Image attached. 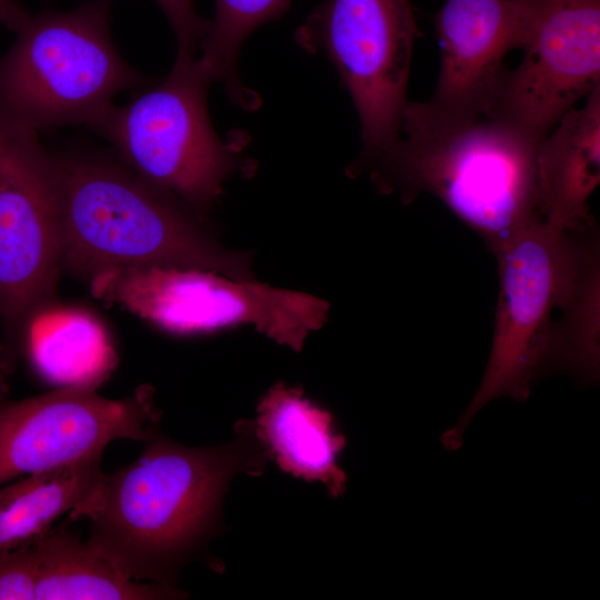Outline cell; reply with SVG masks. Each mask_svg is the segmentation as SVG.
I'll use <instances>...</instances> for the list:
<instances>
[{"label": "cell", "instance_id": "1", "mask_svg": "<svg viewBox=\"0 0 600 600\" xmlns=\"http://www.w3.org/2000/svg\"><path fill=\"white\" fill-rule=\"evenodd\" d=\"M234 431L229 443L192 448L156 429L139 458L104 474L84 506L87 543L129 579L178 588L180 570L220 531L232 478L260 476L271 459L252 421Z\"/></svg>", "mask_w": 600, "mask_h": 600}, {"label": "cell", "instance_id": "2", "mask_svg": "<svg viewBox=\"0 0 600 600\" xmlns=\"http://www.w3.org/2000/svg\"><path fill=\"white\" fill-rule=\"evenodd\" d=\"M499 294L487 369L461 421L500 396L526 399L546 372L600 359V244L596 226L567 231L543 220L496 253Z\"/></svg>", "mask_w": 600, "mask_h": 600}, {"label": "cell", "instance_id": "3", "mask_svg": "<svg viewBox=\"0 0 600 600\" xmlns=\"http://www.w3.org/2000/svg\"><path fill=\"white\" fill-rule=\"evenodd\" d=\"M538 143L487 117L440 122L409 101L399 139L364 170L380 191L397 192L404 203L421 193L432 194L494 254L542 219Z\"/></svg>", "mask_w": 600, "mask_h": 600}, {"label": "cell", "instance_id": "4", "mask_svg": "<svg viewBox=\"0 0 600 600\" xmlns=\"http://www.w3.org/2000/svg\"><path fill=\"white\" fill-rule=\"evenodd\" d=\"M62 210V268L89 280L114 268L178 267L251 280L250 257L220 247L201 219L127 166L56 156Z\"/></svg>", "mask_w": 600, "mask_h": 600}, {"label": "cell", "instance_id": "5", "mask_svg": "<svg viewBox=\"0 0 600 600\" xmlns=\"http://www.w3.org/2000/svg\"><path fill=\"white\" fill-rule=\"evenodd\" d=\"M114 0H86L70 11L29 12L0 58V118L33 130L94 124L128 89L152 80L120 56L110 33Z\"/></svg>", "mask_w": 600, "mask_h": 600}, {"label": "cell", "instance_id": "6", "mask_svg": "<svg viewBox=\"0 0 600 600\" xmlns=\"http://www.w3.org/2000/svg\"><path fill=\"white\" fill-rule=\"evenodd\" d=\"M212 82L192 61L176 60L160 81L121 107L112 106L92 128L126 166L172 194L200 219L242 164L244 138L223 141L209 117Z\"/></svg>", "mask_w": 600, "mask_h": 600}, {"label": "cell", "instance_id": "7", "mask_svg": "<svg viewBox=\"0 0 600 600\" xmlns=\"http://www.w3.org/2000/svg\"><path fill=\"white\" fill-rule=\"evenodd\" d=\"M92 294L176 334L249 324L300 351L328 318V302L221 273L178 267L114 268L90 280Z\"/></svg>", "mask_w": 600, "mask_h": 600}, {"label": "cell", "instance_id": "8", "mask_svg": "<svg viewBox=\"0 0 600 600\" xmlns=\"http://www.w3.org/2000/svg\"><path fill=\"white\" fill-rule=\"evenodd\" d=\"M57 157L39 133L0 118V363L19 357L26 326L53 303L62 268Z\"/></svg>", "mask_w": 600, "mask_h": 600}, {"label": "cell", "instance_id": "9", "mask_svg": "<svg viewBox=\"0 0 600 600\" xmlns=\"http://www.w3.org/2000/svg\"><path fill=\"white\" fill-rule=\"evenodd\" d=\"M419 28L410 0H324L296 31L334 66L361 124L363 170L399 139Z\"/></svg>", "mask_w": 600, "mask_h": 600}, {"label": "cell", "instance_id": "10", "mask_svg": "<svg viewBox=\"0 0 600 600\" xmlns=\"http://www.w3.org/2000/svg\"><path fill=\"white\" fill-rule=\"evenodd\" d=\"M523 57L506 69L487 118L534 140L600 86V0H510Z\"/></svg>", "mask_w": 600, "mask_h": 600}, {"label": "cell", "instance_id": "11", "mask_svg": "<svg viewBox=\"0 0 600 600\" xmlns=\"http://www.w3.org/2000/svg\"><path fill=\"white\" fill-rule=\"evenodd\" d=\"M98 383L62 386L21 400H0V487L11 480L102 458L113 440L146 441L160 411L144 384L123 399L97 392Z\"/></svg>", "mask_w": 600, "mask_h": 600}, {"label": "cell", "instance_id": "12", "mask_svg": "<svg viewBox=\"0 0 600 600\" xmlns=\"http://www.w3.org/2000/svg\"><path fill=\"white\" fill-rule=\"evenodd\" d=\"M440 71L431 98L416 102L429 118L461 123L487 117L504 57L522 42L510 0H446L434 19Z\"/></svg>", "mask_w": 600, "mask_h": 600}, {"label": "cell", "instance_id": "13", "mask_svg": "<svg viewBox=\"0 0 600 600\" xmlns=\"http://www.w3.org/2000/svg\"><path fill=\"white\" fill-rule=\"evenodd\" d=\"M537 174L547 224L567 231L596 226L588 202L600 182V86L539 141Z\"/></svg>", "mask_w": 600, "mask_h": 600}, {"label": "cell", "instance_id": "14", "mask_svg": "<svg viewBox=\"0 0 600 600\" xmlns=\"http://www.w3.org/2000/svg\"><path fill=\"white\" fill-rule=\"evenodd\" d=\"M253 423L282 471L322 482L332 497L343 493L347 477L337 456L346 439L334 430L330 412L304 398L301 389L276 383L259 402Z\"/></svg>", "mask_w": 600, "mask_h": 600}, {"label": "cell", "instance_id": "15", "mask_svg": "<svg viewBox=\"0 0 600 600\" xmlns=\"http://www.w3.org/2000/svg\"><path fill=\"white\" fill-rule=\"evenodd\" d=\"M21 353L39 374L62 386L100 384L114 364V352L101 323L82 309L54 303L30 318Z\"/></svg>", "mask_w": 600, "mask_h": 600}, {"label": "cell", "instance_id": "16", "mask_svg": "<svg viewBox=\"0 0 600 600\" xmlns=\"http://www.w3.org/2000/svg\"><path fill=\"white\" fill-rule=\"evenodd\" d=\"M38 553L36 600L181 599L179 588L129 579L66 526L33 540Z\"/></svg>", "mask_w": 600, "mask_h": 600}, {"label": "cell", "instance_id": "17", "mask_svg": "<svg viewBox=\"0 0 600 600\" xmlns=\"http://www.w3.org/2000/svg\"><path fill=\"white\" fill-rule=\"evenodd\" d=\"M104 474L101 458H93L2 484L0 553L41 537L67 512L78 519Z\"/></svg>", "mask_w": 600, "mask_h": 600}, {"label": "cell", "instance_id": "18", "mask_svg": "<svg viewBox=\"0 0 600 600\" xmlns=\"http://www.w3.org/2000/svg\"><path fill=\"white\" fill-rule=\"evenodd\" d=\"M214 13L200 42L198 67L211 82L224 86L231 100L253 108L254 94L239 80L237 60L247 37L261 24L279 19L293 0H213Z\"/></svg>", "mask_w": 600, "mask_h": 600}, {"label": "cell", "instance_id": "19", "mask_svg": "<svg viewBox=\"0 0 600 600\" xmlns=\"http://www.w3.org/2000/svg\"><path fill=\"white\" fill-rule=\"evenodd\" d=\"M38 553L33 541L0 553V600H36Z\"/></svg>", "mask_w": 600, "mask_h": 600}, {"label": "cell", "instance_id": "20", "mask_svg": "<svg viewBox=\"0 0 600 600\" xmlns=\"http://www.w3.org/2000/svg\"><path fill=\"white\" fill-rule=\"evenodd\" d=\"M164 13L177 40L176 60L192 61L204 37L209 20L199 16L194 0H154Z\"/></svg>", "mask_w": 600, "mask_h": 600}, {"label": "cell", "instance_id": "21", "mask_svg": "<svg viewBox=\"0 0 600 600\" xmlns=\"http://www.w3.org/2000/svg\"><path fill=\"white\" fill-rule=\"evenodd\" d=\"M28 12L13 0H0V24L14 30Z\"/></svg>", "mask_w": 600, "mask_h": 600}, {"label": "cell", "instance_id": "22", "mask_svg": "<svg viewBox=\"0 0 600 600\" xmlns=\"http://www.w3.org/2000/svg\"><path fill=\"white\" fill-rule=\"evenodd\" d=\"M7 392H8L7 384L2 376H0V400L7 397Z\"/></svg>", "mask_w": 600, "mask_h": 600}]
</instances>
